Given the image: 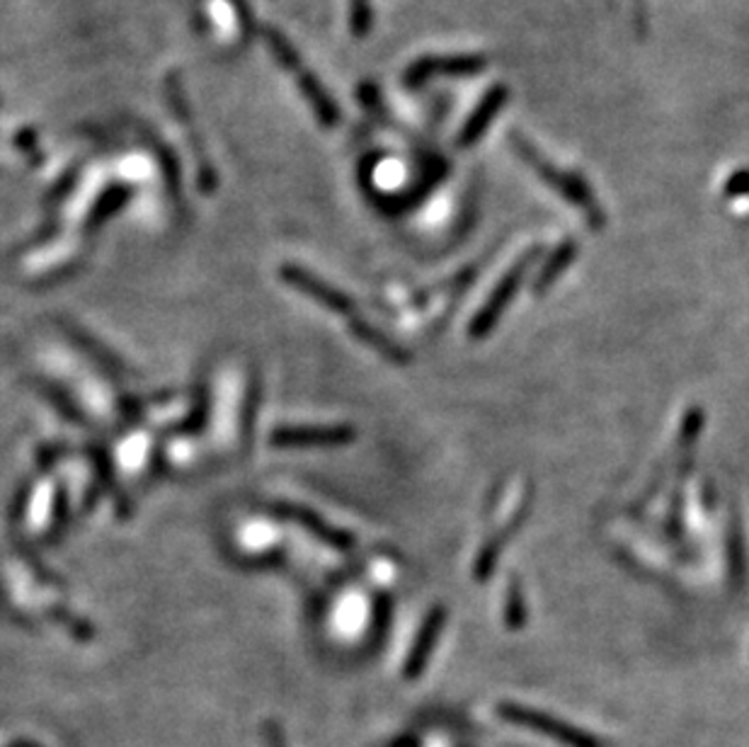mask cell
<instances>
[{
	"label": "cell",
	"instance_id": "cell-6",
	"mask_svg": "<svg viewBox=\"0 0 749 747\" xmlns=\"http://www.w3.org/2000/svg\"><path fill=\"white\" fill-rule=\"evenodd\" d=\"M505 97H507L505 88H495V91H490L488 95H485V99L481 103V107L471 115V119H468V124L464 127V131L458 134V146H461V148H468V146H473V144H476V141L481 139L483 131L488 129L490 119L497 115V109L503 107Z\"/></svg>",
	"mask_w": 749,
	"mask_h": 747
},
{
	"label": "cell",
	"instance_id": "cell-9",
	"mask_svg": "<svg viewBox=\"0 0 749 747\" xmlns=\"http://www.w3.org/2000/svg\"><path fill=\"white\" fill-rule=\"evenodd\" d=\"M355 333L369 347H373V350H377L379 355H383L386 359H391V362H395V365H408L410 362V355L403 350V347H398L395 343L386 338V335H381L379 330H373L371 326H367V323H355Z\"/></svg>",
	"mask_w": 749,
	"mask_h": 747
},
{
	"label": "cell",
	"instance_id": "cell-3",
	"mask_svg": "<svg viewBox=\"0 0 749 747\" xmlns=\"http://www.w3.org/2000/svg\"><path fill=\"white\" fill-rule=\"evenodd\" d=\"M497 714L511 720V724H519V726H527L544 733L548 738H556L560 743H566L568 747H599V740H594L592 736H587V733L578 730L576 726L566 724V720H558L548 714L541 712H531L527 706H517V704H503L497 708Z\"/></svg>",
	"mask_w": 749,
	"mask_h": 747
},
{
	"label": "cell",
	"instance_id": "cell-2",
	"mask_svg": "<svg viewBox=\"0 0 749 747\" xmlns=\"http://www.w3.org/2000/svg\"><path fill=\"white\" fill-rule=\"evenodd\" d=\"M531 265V255L529 257H524L521 263H517L515 267H511L507 275L499 280V284L493 290L490 298L488 302L483 304V308L476 314V318L471 320V326H468V335L473 340H481L485 338V335H488L495 326H497V320L503 318V314L507 311V306L511 304V298H515L517 290L521 286L524 282V275H527V270Z\"/></svg>",
	"mask_w": 749,
	"mask_h": 747
},
{
	"label": "cell",
	"instance_id": "cell-8",
	"mask_svg": "<svg viewBox=\"0 0 749 747\" xmlns=\"http://www.w3.org/2000/svg\"><path fill=\"white\" fill-rule=\"evenodd\" d=\"M524 515H527V507L521 509V515H517L515 519L509 522L503 534H497L495 539H490L488 544H485V549L481 551V556L476 560V568H473V576H476V580H488L493 576L497 558H499V554H503V546L507 544V539L511 537V534H515V529L521 525Z\"/></svg>",
	"mask_w": 749,
	"mask_h": 747
},
{
	"label": "cell",
	"instance_id": "cell-4",
	"mask_svg": "<svg viewBox=\"0 0 749 747\" xmlns=\"http://www.w3.org/2000/svg\"><path fill=\"white\" fill-rule=\"evenodd\" d=\"M446 624V607L442 604H434L430 609V614L424 617L422 627L418 631V636L413 641V649H410L408 657H405V667H403V675L408 680H415L424 672V665H428V660L434 651L436 639H440V633Z\"/></svg>",
	"mask_w": 749,
	"mask_h": 747
},
{
	"label": "cell",
	"instance_id": "cell-11",
	"mask_svg": "<svg viewBox=\"0 0 749 747\" xmlns=\"http://www.w3.org/2000/svg\"><path fill=\"white\" fill-rule=\"evenodd\" d=\"M507 612H505V621L509 629H521L524 621H527V607H524V595H521V585H517V580L509 582V592H507Z\"/></svg>",
	"mask_w": 749,
	"mask_h": 747
},
{
	"label": "cell",
	"instance_id": "cell-7",
	"mask_svg": "<svg viewBox=\"0 0 749 747\" xmlns=\"http://www.w3.org/2000/svg\"><path fill=\"white\" fill-rule=\"evenodd\" d=\"M578 255V245L572 243V241H566V243H560L553 255L546 260L544 267L539 275H536V282H534V294H546L548 290H551V286L558 282V277L563 275V272L570 267L572 260H576Z\"/></svg>",
	"mask_w": 749,
	"mask_h": 747
},
{
	"label": "cell",
	"instance_id": "cell-1",
	"mask_svg": "<svg viewBox=\"0 0 749 747\" xmlns=\"http://www.w3.org/2000/svg\"><path fill=\"white\" fill-rule=\"evenodd\" d=\"M517 148L521 151V156L527 158V164H529L536 172H539V176H541L548 185H551L556 192L563 194L572 207H578V209L582 211V214H584L587 219H590L592 227H602L604 214H602V209H599V204L594 202V197H592V192H590V187H587L580 178L570 176V172H563V170L553 168L541 154H536L527 141H517Z\"/></svg>",
	"mask_w": 749,
	"mask_h": 747
},
{
	"label": "cell",
	"instance_id": "cell-5",
	"mask_svg": "<svg viewBox=\"0 0 749 747\" xmlns=\"http://www.w3.org/2000/svg\"><path fill=\"white\" fill-rule=\"evenodd\" d=\"M483 69V59L478 56H449V59H422L415 66H410L405 73V83L408 85H420L422 81H428L436 73H476Z\"/></svg>",
	"mask_w": 749,
	"mask_h": 747
},
{
	"label": "cell",
	"instance_id": "cell-10",
	"mask_svg": "<svg viewBox=\"0 0 749 747\" xmlns=\"http://www.w3.org/2000/svg\"><path fill=\"white\" fill-rule=\"evenodd\" d=\"M728 558H730V572L735 576V580L742 582L745 578V544H742V532L738 519H730V527H728Z\"/></svg>",
	"mask_w": 749,
	"mask_h": 747
}]
</instances>
